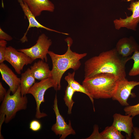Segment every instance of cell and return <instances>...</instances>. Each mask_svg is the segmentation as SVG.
<instances>
[{
    "label": "cell",
    "instance_id": "1",
    "mask_svg": "<svg viewBox=\"0 0 139 139\" xmlns=\"http://www.w3.org/2000/svg\"><path fill=\"white\" fill-rule=\"evenodd\" d=\"M130 57H123L115 48L103 51L86 60L84 63V78L100 73L114 75L117 79L125 78L126 65Z\"/></svg>",
    "mask_w": 139,
    "mask_h": 139
},
{
    "label": "cell",
    "instance_id": "2",
    "mask_svg": "<svg viewBox=\"0 0 139 139\" xmlns=\"http://www.w3.org/2000/svg\"><path fill=\"white\" fill-rule=\"evenodd\" d=\"M65 41L67 43L68 48L64 54L59 55L50 51L48 53L52 63L50 77L54 81L53 88L56 91L61 89V80L64 73L70 69L74 71L78 70L81 65L80 60L87 55L86 53L79 54L71 50L70 47L73 40L71 38H66Z\"/></svg>",
    "mask_w": 139,
    "mask_h": 139
},
{
    "label": "cell",
    "instance_id": "3",
    "mask_svg": "<svg viewBox=\"0 0 139 139\" xmlns=\"http://www.w3.org/2000/svg\"><path fill=\"white\" fill-rule=\"evenodd\" d=\"M118 80L113 75L100 73L84 78L82 85L93 99L111 98Z\"/></svg>",
    "mask_w": 139,
    "mask_h": 139
},
{
    "label": "cell",
    "instance_id": "4",
    "mask_svg": "<svg viewBox=\"0 0 139 139\" xmlns=\"http://www.w3.org/2000/svg\"><path fill=\"white\" fill-rule=\"evenodd\" d=\"M11 92L9 89L2 101L0 109V115L5 116V122L6 123L13 118L18 111L25 109L28 102L26 95L22 96L21 95L20 85L12 95H10Z\"/></svg>",
    "mask_w": 139,
    "mask_h": 139
},
{
    "label": "cell",
    "instance_id": "5",
    "mask_svg": "<svg viewBox=\"0 0 139 139\" xmlns=\"http://www.w3.org/2000/svg\"><path fill=\"white\" fill-rule=\"evenodd\" d=\"M52 43L51 39H49L45 34L42 33L39 37L36 43L33 46L29 48L17 50L24 53L33 60L39 58L47 62V55Z\"/></svg>",
    "mask_w": 139,
    "mask_h": 139
},
{
    "label": "cell",
    "instance_id": "6",
    "mask_svg": "<svg viewBox=\"0 0 139 139\" xmlns=\"http://www.w3.org/2000/svg\"><path fill=\"white\" fill-rule=\"evenodd\" d=\"M54 81L50 77L35 82L30 88L28 94H32L34 98L36 104V117L40 119L47 116L46 113L42 112L40 110L41 103L44 102L45 93L48 89L54 86Z\"/></svg>",
    "mask_w": 139,
    "mask_h": 139
},
{
    "label": "cell",
    "instance_id": "7",
    "mask_svg": "<svg viewBox=\"0 0 139 139\" xmlns=\"http://www.w3.org/2000/svg\"><path fill=\"white\" fill-rule=\"evenodd\" d=\"M138 85H139V82L129 81L126 78L118 80L111 98L117 101L121 106H129L128 99L130 95L134 97L135 94L132 93V91Z\"/></svg>",
    "mask_w": 139,
    "mask_h": 139
},
{
    "label": "cell",
    "instance_id": "8",
    "mask_svg": "<svg viewBox=\"0 0 139 139\" xmlns=\"http://www.w3.org/2000/svg\"><path fill=\"white\" fill-rule=\"evenodd\" d=\"M5 57V60L11 64L18 74H21L25 65L31 64L34 61L24 53L11 46L7 47Z\"/></svg>",
    "mask_w": 139,
    "mask_h": 139
},
{
    "label": "cell",
    "instance_id": "9",
    "mask_svg": "<svg viewBox=\"0 0 139 139\" xmlns=\"http://www.w3.org/2000/svg\"><path fill=\"white\" fill-rule=\"evenodd\" d=\"M128 9L131 11L132 14L128 16L126 13V18L123 19L120 18L113 21L115 29L119 30L122 28H125L134 31H136L139 22V0L132 1Z\"/></svg>",
    "mask_w": 139,
    "mask_h": 139
},
{
    "label": "cell",
    "instance_id": "10",
    "mask_svg": "<svg viewBox=\"0 0 139 139\" xmlns=\"http://www.w3.org/2000/svg\"><path fill=\"white\" fill-rule=\"evenodd\" d=\"M53 109L56 115V123L51 127L52 130L56 135H61L60 139H65L70 135H75L76 132L72 126L70 120H69L68 124H67L60 114L58 106L56 94L54 100Z\"/></svg>",
    "mask_w": 139,
    "mask_h": 139
},
{
    "label": "cell",
    "instance_id": "11",
    "mask_svg": "<svg viewBox=\"0 0 139 139\" xmlns=\"http://www.w3.org/2000/svg\"><path fill=\"white\" fill-rule=\"evenodd\" d=\"M113 121L112 125L120 132H124L127 134L126 139L131 138L133 132V117L115 113L113 115Z\"/></svg>",
    "mask_w": 139,
    "mask_h": 139
},
{
    "label": "cell",
    "instance_id": "12",
    "mask_svg": "<svg viewBox=\"0 0 139 139\" xmlns=\"http://www.w3.org/2000/svg\"><path fill=\"white\" fill-rule=\"evenodd\" d=\"M17 0L20 5L25 16L27 18L29 22V25L27 31L23 37L20 39L22 43H24L28 41L26 35L29 29L31 28L36 27L38 28H42L49 31H54L66 35H68V33L59 32L48 28L41 24L36 19V17L31 12L27 4L24 2L22 0Z\"/></svg>",
    "mask_w": 139,
    "mask_h": 139
},
{
    "label": "cell",
    "instance_id": "13",
    "mask_svg": "<svg viewBox=\"0 0 139 139\" xmlns=\"http://www.w3.org/2000/svg\"><path fill=\"white\" fill-rule=\"evenodd\" d=\"M115 48L119 55L123 57H127L135 51L139 50V45L131 36L120 39L116 44Z\"/></svg>",
    "mask_w": 139,
    "mask_h": 139
},
{
    "label": "cell",
    "instance_id": "14",
    "mask_svg": "<svg viewBox=\"0 0 139 139\" xmlns=\"http://www.w3.org/2000/svg\"><path fill=\"white\" fill-rule=\"evenodd\" d=\"M0 72L3 80L8 85L11 91L14 94L20 85L21 79L4 63L0 64Z\"/></svg>",
    "mask_w": 139,
    "mask_h": 139
},
{
    "label": "cell",
    "instance_id": "15",
    "mask_svg": "<svg viewBox=\"0 0 139 139\" xmlns=\"http://www.w3.org/2000/svg\"><path fill=\"white\" fill-rule=\"evenodd\" d=\"M22 0L36 17L40 15L43 11L52 12L55 9L54 5L49 0Z\"/></svg>",
    "mask_w": 139,
    "mask_h": 139
},
{
    "label": "cell",
    "instance_id": "16",
    "mask_svg": "<svg viewBox=\"0 0 139 139\" xmlns=\"http://www.w3.org/2000/svg\"><path fill=\"white\" fill-rule=\"evenodd\" d=\"M30 68L33 76L39 80L51 77V70L48 64L42 60L34 63L30 67Z\"/></svg>",
    "mask_w": 139,
    "mask_h": 139
},
{
    "label": "cell",
    "instance_id": "17",
    "mask_svg": "<svg viewBox=\"0 0 139 139\" xmlns=\"http://www.w3.org/2000/svg\"><path fill=\"white\" fill-rule=\"evenodd\" d=\"M20 79L21 93V95L23 96L28 94L30 89L35 83L36 79L30 68L21 74Z\"/></svg>",
    "mask_w": 139,
    "mask_h": 139
},
{
    "label": "cell",
    "instance_id": "18",
    "mask_svg": "<svg viewBox=\"0 0 139 139\" xmlns=\"http://www.w3.org/2000/svg\"><path fill=\"white\" fill-rule=\"evenodd\" d=\"M75 72L72 73H68L67 75L65 76V79L69 85L75 91L84 93L90 98L93 106L94 110L95 111V108L94 106V99L90 95L85 88L82 85L75 80L74 79Z\"/></svg>",
    "mask_w": 139,
    "mask_h": 139
},
{
    "label": "cell",
    "instance_id": "19",
    "mask_svg": "<svg viewBox=\"0 0 139 139\" xmlns=\"http://www.w3.org/2000/svg\"><path fill=\"white\" fill-rule=\"evenodd\" d=\"M100 134L102 139H124L125 137L121 132L112 125L106 127Z\"/></svg>",
    "mask_w": 139,
    "mask_h": 139
},
{
    "label": "cell",
    "instance_id": "20",
    "mask_svg": "<svg viewBox=\"0 0 139 139\" xmlns=\"http://www.w3.org/2000/svg\"><path fill=\"white\" fill-rule=\"evenodd\" d=\"M75 92L74 90L68 84L65 91L63 99L66 105L68 107V114L72 113V108L74 103L72 99V97Z\"/></svg>",
    "mask_w": 139,
    "mask_h": 139
},
{
    "label": "cell",
    "instance_id": "21",
    "mask_svg": "<svg viewBox=\"0 0 139 139\" xmlns=\"http://www.w3.org/2000/svg\"><path fill=\"white\" fill-rule=\"evenodd\" d=\"M130 58L133 60L134 63L132 68L129 72L128 75L130 76L139 75V50L135 51Z\"/></svg>",
    "mask_w": 139,
    "mask_h": 139
},
{
    "label": "cell",
    "instance_id": "22",
    "mask_svg": "<svg viewBox=\"0 0 139 139\" xmlns=\"http://www.w3.org/2000/svg\"><path fill=\"white\" fill-rule=\"evenodd\" d=\"M125 114L134 117L139 115V103L135 105L125 106L124 109Z\"/></svg>",
    "mask_w": 139,
    "mask_h": 139
},
{
    "label": "cell",
    "instance_id": "23",
    "mask_svg": "<svg viewBox=\"0 0 139 139\" xmlns=\"http://www.w3.org/2000/svg\"><path fill=\"white\" fill-rule=\"evenodd\" d=\"M7 41L0 39V64L5 60V55L7 47Z\"/></svg>",
    "mask_w": 139,
    "mask_h": 139
},
{
    "label": "cell",
    "instance_id": "24",
    "mask_svg": "<svg viewBox=\"0 0 139 139\" xmlns=\"http://www.w3.org/2000/svg\"><path fill=\"white\" fill-rule=\"evenodd\" d=\"M29 128L33 131H38L41 129V125L39 121L36 120H33L30 123Z\"/></svg>",
    "mask_w": 139,
    "mask_h": 139
},
{
    "label": "cell",
    "instance_id": "25",
    "mask_svg": "<svg viewBox=\"0 0 139 139\" xmlns=\"http://www.w3.org/2000/svg\"><path fill=\"white\" fill-rule=\"evenodd\" d=\"M87 139H102V137L98 131V127L95 126L94 128V131L92 135Z\"/></svg>",
    "mask_w": 139,
    "mask_h": 139
},
{
    "label": "cell",
    "instance_id": "26",
    "mask_svg": "<svg viewBox=\"0 0 139 139\" xmlns=\"http://www.w3.org/2000/svg\"><path fill=\"white\" fill-rule=\"evenodd\" d=\"M13 39L12 37L5 32L1 28H0V39H3L6 41H10Z\"/></svg>",
    "mask_w": 139,
    "mask_h": 139
},
{
    "label": "cell",
    "instance_id": "27",
    "mask_svg": "<svg viewBox=\"0 0 139 139\" xmlns=\"http://www.w3.org/2000/svg\"><path fill=\"white\" fill-rule=\"evenodd\" d=\"M7 91L3 86L2 83L0 82V101H3Z\"/></svg>",
    "mask_w": 139,
    "mask_h": 139
},
{
    "label": "cell",
    "instance_id": "28",
    "mask_svg": "<svg viewBox=\"0 0 139 139\" xmlns=\"http://www.w3.org/2000/svg\"><path fill=\"white\" fill-rule=\"evenodd\" d=\"M134 139H139V128L133 127V133Z\"/></svg>",
    "mask_w": 139,
    "mask_h": 139
},
{
    "label": "cell",
    "instance_id": "29",
    "mask_svg": "<svg viewBox=\"0 0 139 139\" xmlns=\"http://www.w3.org/2000/svg\"><path fill=\"white\" fill-rule=\"evenodd\" d=\"M2 6L3 8L4 7V4L3 2V0H1Z\"/></svg>",
    "mask_w": 139,
    "mask_h": 139
}]
</instances>
